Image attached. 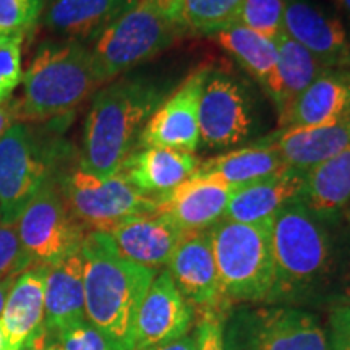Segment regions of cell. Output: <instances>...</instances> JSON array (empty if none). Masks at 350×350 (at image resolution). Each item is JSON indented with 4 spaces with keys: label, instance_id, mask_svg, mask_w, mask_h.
Returning a JSON list of instances; mask_svg holds the SVG:
<instances>
[{
    "label": "cell",
    "instance_id": "6da1fadb",
    "mask_svg": "<svg viewBox=\"0 0 350 350\" xmlns=\"http://www.w3.org/2000/svg\"><path fill=\"white\" fill-rule=\"evenodd\" d=\"M274 282L268 304L339 300L350 286V222L325 219L292 201L271 224Z\"/></svg>",
    "mask_w": 350,
    "mask_h": 350
},
{
    "label": "cell",
    "instance_id": "7a4b0ae2",
    "mask_svg": "<svg viewBox=\"0 0 350 350\" xmlns=\"http://www.w3.org/2000/svg\"><path fill=\"white\" fill-rule=\"evenodd\" d=\"M170 93V83L151 77H119L106 83L86 116L80 167L100 178L119 172L137 150L146 122Z\"/></svg>",
    "mask_w": 350,
    "mask_h": 350
},
{
    "label": "cell",
    "instance_id": "3957f363",
    "mask_svg": "<svg viewBox=\"0 0 350 350\" xmlns=\"http://www.w3.org/2000/svg\"><path fill=\"white\" fill-rule=\"evenodd\" d=\"M80 253L86 321L113 350H135L139 306L157 273L125 260L111 235L103 232H88Z\"/></svg>",
    "mask_w": 350,
    "mask_h": 350
},
{
    "label": "cell",
    "instance_id": "277c9868",
    "mask_svg": "<svg viewBox=\"0 0 350 350\" xmlns=\"http://www.w3.org/2000/svg\"><path fill=\"white\" fill-rule=\"evenodd\" d=\"M21 81L20 98L10 106L13 119L23 124L68 116L103 86L93 52L68 39L42 44Z\"/></svg>",
    "mask_w": 350,
    "mask_h": 350
},
{
    "label": "cell",
    "instance_id": "5b68a950",
    "mask_svg": "<svg viewBox=\"0 0 350 350\" xmlns=\"http://www.w3.org/2000/svg\"><path fill=\"white\" fill-rule=\"evenodd\" d=\"M187 33L183 0H138L91 49L100 85L154 59Z\"/></svg>",
    "mask_w": 350,
    "mask_h": 350
},
{
    "label": "cell",
    "instance_id": "8992f818",
    "mask_svg": "<svg viewBox=\"0 0 350 350\" xmlns=\"http://www.w3.org/2000/svg\"><path fill=\"white\" fill-rule=\"evenodd\" d=\"M268 99L247 78L227 68L211 67L200 98L201 144L211 150H230L266 135Z\"/></svg>",
    "mask_w": 350,
    "mask_h": 350
},
{
    "label": "cell",
    "instance_id": "52a82bcc",
    "mask_svg": "<svg viewBox=\"0 0 350 350\" xmlns=\"http://www.w3.org/2000/svg\"><path fill=\"white\" fill-rule=\"evenodd\" d=\"M271 224L221 219L211 229L214 260L226 301H268L274 282Z\"/></svg>",
    "mask_w": 350,
    "mask_h": 350
},
{
    "label": "cell",
    "instance_id": "ba28073f",
    "mask_svg": "<svg viewBox=\"0 0 350 350\" xmlns=\"http://www.w3.org/2000/svg\"><path fill=\"white\" fill-rule=\"evenodd\" d=\"M55 182L72 216L88 232L111 234L126 219L156 213V200L139 193L120 174L100 178L75 167Z\"/></svg>",
    "mask_w": 350,
    "mask_h": 350
},
{
    "label": "cell",
    "instance_id": "9c48e42d",
    "mask_svg": "<svg viewBox=\"0 0 350 350\" xmlns=\"http://www.w3.org/2000/svg\"><path fill=\"white\" fill-rule=\"evenodd\" d=\"M57 151L23 122L0 137V222L15 224L41 188L54 177Z\"/></svg>",
    "mask_w": 350,
    "mask_h": 350
},
{
    "label": "cell",
    "instance_id": "30bf717a",
    "mask_svg": "<svg viewBox=\"0 0 350 350\" xmlns=\"http://www.w3.org/2000/svg\"><path fill=\"white\" fill-rule=\"evenodd\" d=\"M15 224L26 256L33 266L46 268L80 252L88 234L65 204L55 177L29 201Z\"/></svg>",
    "mask_w": 350,
    "mask_h": 350
},
{
    "label": "cell",
    "instance_id": "8fae6325",
    "mask_svg": "<svg viewBox=\"0 0 350 350\" xmlns=\"http://www.w3.org/2000/svg\"><path fill=\"white\" fill-rule=\"evenodd\" d=\"M226 350H329V342L313 313L281 305L235 317Z\"/></svg>",
    "mask_w": 350,
    "mask_h": 350
},
{
    "label": "cell",
    "instance_id": "7c38bea8",
    "mask_svg": "<svg viewBox=\"0 0 350 350\" xmlns=\"http://www.w3.org/2000/svg\"><path fill=\"white\" fill-rule=\"evenodd\" d=\"M209 65H203L172 90L146 122L137 148H169L185 152L200 150V98Z\"/></svg>",
    "mask_w": 350,
    "mask_h": 350
},
{
    "label": "cell",
    "instance_id": "4fadbf2b",
    "mask_svg": "<svg viewBox=\"0 0 350 350\" xmlns=\"http://www.w3.org/2000/svg\"><path fill=\"white\" fill-rule=\"evenodd\" d=\"M284 33L327 68H350V33L321 0H282Z\"/></svg>",
    "mask_w": 350,
    "mask_h": 350
},
{
    "label": "cell",
    "instance_id": "5bb4252c",
    "mask_svg": "<svg viewBox=\"0 0 350 350\" xmlns=\"http://www.w3.org/2000/svg\"><path fill=\"white\" fill-rule=\"evenodd\" d=\"M167 273L183 299L203 313H219L227 304L222 295L211 230L188 232L167 262Z\"/></svg>",
    "mask_w": 350,
    "mask_h": 350
},
{
    "label": "cell",
    "instance_id": "9a60e30c",
    "mask_svg": "<svg viewBox=\"0 0 350 350\" xmlns=\"http://www.w3.org/2000/svg\"><path fill=\"white\" fill-rule=\"evenodd\" d=\"M193 306L183 299L167 271L156 274L139 306L135 350H152L187 336Z\"/></svg>",
    "mask_w": 350,
    "mask_h": 350
},
{
    "label": "cell",
    "instance_id": "2e32d148",
    "mask_svg": "<svg viewBox=\"0 0 350 350\" xmlns=\"http://www.w3.org/2000/svg\"><path fill=\"white\" fill-rule=\"evenodd\" d=\"M235 191L227 183L191 175L167 195L156 200V213L172 219L185 234L206 230L224 217Z\"/></svg>",
    "mask_w": 350,
    "mask_h": 350
},
{
    "label": "cell",
    "instance_id": "e0dca14e",
    "mask_svg": "<svg viewBox=\"0 0 350 350\" xmlns=\"http://www.w3.org/2000/svg\"><path fill=\"white\" fill-rule=\"evenodd\" d=\"M125 260L150 269L167 266L185 232L161 213L126 219L109 234Z\"/></svg>",
    "mask_w": 350,
    "mask_h": 350
},
{
    "label": "cell",
    "instance_id": "ac0fdd59",
    "mask_svg": "<svg viewBox=\"0 0 350 350\" xmlns=\"http://www.w3.org/2000/svg\"><path fill=\"white\" fill-rule=\"evenodd\" d=\"M200 163L193 152L169 148H137L122 163L117 174L142 195L157 200L188 180Z\"/></svg>",
    "mask_w": 350,
    "mask_h": 350
},
{
    "label": "cell",
    "instance_id": "d6986e66",
    "mask_svg": "<svg viewBox=\"0 0 350 350\" xmlns=\"http://www.w3.org/2000/svg\"><path fill=\"white\" fill-rule=\"evenodd\" d=\"M350 113V68H326L301 93L278 129H313Z\"/></svg>",
    "mask_w": 350,
    "mask_h": 350
},
{
    "label": "cell",
    "instance_id": "ffe728a7",
    "mask_svg": "<svg viewBox=\"0 0 350 350\" xmlns=\"http://www.w3.org/2000/svg\"><path fill=\"white\" fill-rule=\"evenodd\" d=\"M304 182L305 170L287 167L268 178L239 188L232 195L222 219L245 224L273 222L275 214L300 198Z\"/></svg>",
    "mask_w": 350,
    "mask_h": 350
},
{
    "label": "cell",
    "instance_id": "44dd1931",
    "mask_svg": "<svg viewBox=\"0 0 350 350\" xmlns=\"http://www.w3.org/2000/svg\"><path fill=\"white\" fill-rule=\"evenodd\" d=\"M137 3L138 0H52L44 25L68 41H91Z\"/></svg>",
    "mask_w": 350,
    "mask_h": 350
},
{
    "label": "cell",
    "instance_id": "7402d4cb",
    "mask_svg": "<svg viewBox=\"0 0 350 350\" xmlns=\"http://www.w3.org/2000/svg\"><path fill=\"white\" fill-rule=\"evenodd\" d=\"M288 167L308 170L350 146V113L334 124L313 129H278L265 135Z\"/></svg>",
    "mask_w": 350,
    "mask_h": 350
},
{
    "label": "cell",
    "instance_id": "603a6c76",
    "mask_svg": "<svg viewBox=\"0 0 350 350\" xmlns=\"http://www.w3.org/2000/svg\"><path fill=\"white\" fill-rule=\"evenodd\" d=\"M288 165L281 152L265 137L250 144L222 152L198 164L195 177L213 178L235 190L281 172Z\"/></svg>",
    "mask_w": 350,
    "mask_h": 350
},
{
    "label": "cell",
    "instance_id": "cb8c5ba5",
    "mask_svg": "<svg viewBox=\"0 0 350 350\" xmlns=\"http://www.w3.org/2000/svg\"><path fill=\"white\" fill-rule=\"evenodd\" d=\"M219 46L237 62L275 107L281 93L279 55L275 41L242 26H230L213 34Z\"/></svg>",
    "mask_w": 350,
    "mask_h": 350
},
{
    "label": "cell",
    "instance_id": "d4e9b609",
    "mask_svg": "<svg viewBox=\"0 0 350 350\" xmlns=\"http://www.w3.org/2000/svg\"><path fill=\"white\" fill-rule=\"evenodd\" d=\"M47 271L49 268L46 266H31L16 275L15 282L8 291L5 305L0 314V327L15 349H20L21 344L46 327L44 294Z\"/></svg>",
    "mask_w": 350,
    "mask_h": 350
},
{
    "label": "cell",
    "instance_id": "484cf974",
    "mask_svg": "<svg viewBox=\"0 0 350 350\" xmlns=\"http://www.w3.org/2000/svg\"><path fill=\"white\" fill-rule=\"evenodd\" d=\"M44 326L57 336L68 327L86 321L85 282L81 253H73L59 265L51 266L44 294Z\"/></svg>",
    "mask_w": 350,
    "mask_h": 350
},
{
    "label": "cell",
    "instance_id": "4316f807",
    "mask_svg": "<svg viewBox=\"0 0 350 350\" xmlns=\"http://www.w3.org/2000/svg\"><path fill=\"white\" fill-rule=\"evenodd\" d=\"M299 200L318 216L350 222V146L306 170Z\"/></svg>",
    "mask_w": 350,
    "mask_h": 350
},
{
    "label": "cell",
    "instance_id": "83f0119b",
    "mask_svg": "<svg viewBox=\"0 0 350 350\" xmlns=\"http://www.w3.org/2000/svg\"><path fill=\"white\" fill-rule=\"evenodd\" d=\"M279 55V80L281 93L274 111L278 124L284 119L295 99L304 93L327 67H325L308 49L294 41L286 33L275 39Z\"/></svg>",
    "mask_w": 350,
    "mask_h": 350
},
{
    "label": "cell",
    "instance_id": "f1b7e54d",
    "mask_svg": "<svg viewBox=\"0 0 350 350\" xmlns=\"http://www.w3.org/2000/svg\"><path fill=\"white\" fill-rule=\"evenodd\" d=\"M243 0H183L188 33L216 34L230 28Z\"/></svg>",
    "mask_w": 350,
    "mask_h": 350
},
{
    "label": "cell",
    "instance_id": "f546056e",
    "mask_svg": "<svg viewBox=\"0 0 350 350\" xmlns=\"http://www.w3.org/2000/svg\"><path fill=\"white\" fill-rule=\"evenodd\" d=\"M232 26H242L275 41L284 34V2L282 0H243Z\"/></svg>",
    "mask_w": 350,
    "mask_h": 350
},
{
    "label": "cell",
    "instance_id": "4dcf8cb0",
    "mask_svg": "<svg viewBox=\"0 0 350 350\" xmlns=\"http://www.w3.org/2000/svg\"><path fill=\"white\" fill-rule=\"evenodd\" d=\"M44 0H0V34L26 36L36 26Z\"/></svg>",
    "mask_w": 350,
    "mask_h": 350
},
{
    "label": "cell",
    "instance_id": "1f68e13d",
    "mask_svg": "<svg viewBox=\"0 0 350 350\" xmlns=\"http://www.w3.org/2000/svg\"><path fill=\"white\" fill-rule=\"evenodd\" d=\"M25 36L0 34V104L7 103L23 78L21 72V46Z\"/></svg>",
    "mask_w": 350,
    "mask_h": 350
},
{
    "label": "cell",
    "instance_id": "d6a6232c",
    "mask_svg": "<svg viewBox=\"0 0 350 350\" xmlns=\"http://www.w3.org/2000/svg\"><path fill=\"white\" fill-rule=\"evenodd\" d=\"M31 266L33 262L20 243L16 224L0 222V279L18 275Z\"/></svg>",
    "mask_w": 350,
    "mask_h": 350
},
{
    "label": "cell",
    "instance_id": "836d02e7",
    "mask_svg": "<svg viewBox=\"0 0 350 350\" xmlns=\"http://www.w3.org/2000/svg\"><path fill=\"white\" fill-rule=\"evenodd\" d=\"M57 344L60 350H113L109 340L88 321L59 332Z\"/></svg>",
    "mask_w": 350,
    "mask_h": 350
},
{
    "label": "cell",
    "instance_id": "e575fe53",
    "mask_svg": "<svg viewBox=\"0 0 350 350\" xmlns=\"http://www.w3.org/2000/svg\"><path fill=\"white\" fill-rule=\"evenodd\" d=\"M327 342L329 350H350V304L332 306Z\"/></svg>",
    "mask_w": 350,
    "mask_h": 350
},
{
    "label": "cell",
    "instance_id": "d590c367",
    "mask_svg": "<svg viewBox=\"0 0 350 350\" xmlns=\"http://www.w3.org/2000/svg\"><path fill=\"white\" fill-rule=\"evenodd\" d=\"M196 350H226L224 329L219 313H203L196 329Z\"/></svg>",
    "mask_w": 350,
    "mask_h": 350
},
{
    "label": "cell",
    "instance_id": "8d00e7d4",
    "mask_svg": "<svg viewBox=\"0 0 350 350\" xmlns=\"http://www.w3.org/2000/svg\"><path fill=\"white\" fill-rule=\"evenodd\" d=\"M152 350H196V338L195 336H183V338L174 340V342Z\"/></svg>",
    "mask_w": 350,
    "mask_h": 350
},
{
    "label": "cell",
    "instance_id": "74e56055",
    "mask_svg": "<svg viewBox=\"0 0 350 350\" xmlns=\"http://www.w3.org/2000/svg\"><path fill=\"white\" fill-rule=\"evenodd\" d=\"M47 345V329L42 327L41 331H38L33 338H29L25 344H21L18 350H44Z\"/></svg>",
    "mask_w": 350,
    "mask_h": 350
},
{
    "label": "cell",
    "instance_id": "f35d334b",
    "mask_svg": "<svg viewBox=\"0 0 350 350\" xmlns=\"http://www.w3.org/2000/svg\"><path fill=\"white\" fill-rule=\"evenodd\" d=\"M13 112L12 106L8 103L0 104V137L8 130V126L13 124Z\"/></svg>",
    "mask_w": 350,
    "mask_h": 350
},
{
    "label": "cell",
    "instance_id": "ab89813d",
    "mask_svg": "<svg viewBox=\"0 0 350 350\" xmlns=\"http://www.w3.org/2000/svg\"><path fill=\"white\" fill-rule=\"evenodd\" d=\"M15 279H16V275H8V278L0 279V314H2L8 291H10V287L13 286V282H15Z\"/></svg>",
    "mask_w": 350,
    "mask_h": 350
},
{
    "label": "cell",
    "instance_id": "60d3db41",
    "mask_svg": "<svg viewBox=\"0 0 350 350\" xmlns=\"http://www.w3.org/2000/svg\"><path fill=\"white\" fill-rule=\"evenodd\" d=\"M332 2H334V5L344 13V16L350 23V0H332Z\"/></svg>",
    "mask_w": 350,
    "mask_h": 350
},
{
    "label": "cell",
    "instance_id": "b9f144b4",
    "mask_svg": "<svg viewBox=\"0 0 350 350\" xmlns=\"http://www.w3.org/2000/svg\"><path fill=\"white\" fill-rule=\"evenodd\" d=\"M0 350H18V349L13 347L10 342H8L5 332L2 331V327H0Z\"/></svg>",
    "mask_w": 350,
    "mask_h": 350
},
{
    "label": "cell",
    "instance_id": "7bdbcfd3",
    "mask_svg": "<svg viewBox=\"0 0 350 350\" xmlns=\"http://www.w3.org/2000/svg\"><path fill=\"white\" fill-rule=\"evenodd\" d=\"M44 350H60V347H59V344L54 342V344H47L46 347H44Z\"/></svg>",
    "mask_w": 350,
    "mask_h": 350
},
{
    "label": "cell",
    "instance_id": "ee69618b",
    "mask_svg": "<svg viewBox=\"0 0 350 350\" xmlns=\"http://www.w3.org/2000/svg\"><path fill=\"white\" fill-rule=\"evenodd\" d=\"M349 297H350V286H349Z\"/></svg>",
    "mask_w": 350,
    "mask_h": 350
}]
</instances>
